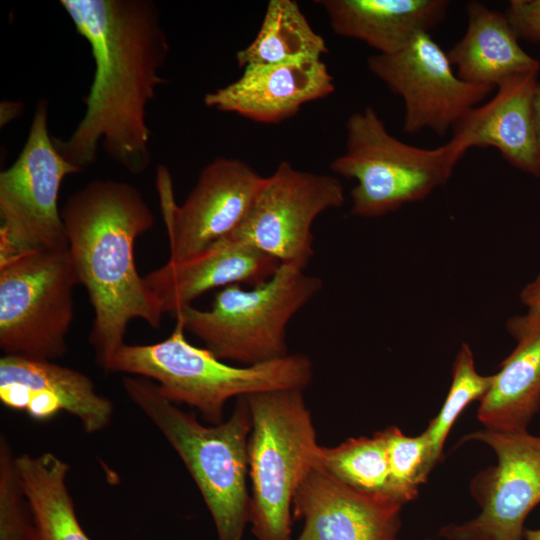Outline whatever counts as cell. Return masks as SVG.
Here are the masks:
<instances>
[{
  "instance_id": "6da1fadb",
  "label": "cell",
  "mask_w": 540,
  "mask_h": 540,
  "mask_svg": "<svg viewBox=\"0 0 540 540\" xmlns=\"http://www.w3.org/2000/svg\"><path fill=\"white\" fill-rule=\"evenodd\" d=\"M95 62L85 113L67 139L52 137L59 153L81 171L100 144L131 174L151 163L146 108L165 83L160 70L169 43L160 11L150 0H61Z\"/></svg>"
},
{
  "instance_id": "7a4b0ae2",
  "label": "cell",
  "mask_w": 540,
  "mask_h": 540,
  "mask_svg": "<svg viewBox=\"0 0 540 540\" xmlns=\"http://www.w3.org/2000/svg\"><path fill=\"white\" fill-rule=\"evenodd\" d=\"M61 216L79 284L94 310L89 342L98 366L110 371L129 322L159 328L164 314L134 257L135 241L153 227L154 215L135 186L107 179L71 195Z\"/></svg>"
},
{
  "instance_id": "3957f363",
  "label": "cell",
  "mask_w": 540,
  "mask_h": 540,
  "mask_svg": "<svg viewBox=\"0 0 540 540\" xmlns=\"http://www.w3.org/2000/svg\"><path fill=\"white\" fill-rule=\"evenodd\" d=\"M122 384L183 461L212 516L218 540H241L251 508L247 477L252 421L246 397L237 398L227 421L206 426L163 397L152 380L125 376Z\"/></svg>"
},
{
  "instance_id": "277c9868",
  "label": "cell",
  "mask_w": 540,
  "mask_h": 540,
  "mask_svg": "<svg viewBox=\"0 0 540 540\" xmlns=\"http://www.w3.org/2000/svg\"><path fill=\"white\" fill-rule=\"evenodd\" d=\"M176 321L170 336L147 345L124 344L110 371L153 380L160 394L172 403L198 409L211 425L223 422L226 402L233 398L282 389L303 390L313 377V365L304 354L250 365L232 366L206 348L190 344Z\"/></svg>"
},
{
  "instance_id": "5b68a950",
  "label": "cell",
  "mask_w": 540,
  "mask_h": 540,
  "mask_svg": "<svg viewBox=\"0 0 540 540\" xmlns=\"http://www.w3.org/2000/svg\"><path fill=\"white\" fill-rule=\"evenodd\" d=\"M251 413L248 466L251 531L257 540H293L295 493L316 466L319 448L303 390L245 396Z\"/></svg>"
},
{
  "instance_id": "8992f818",
  "label": "cell",
  "mask_w": 540,
  "mask_h": 540,
  "mask_svg": "<svg viewBox=\"0 0 540 540\" xmlns=\"http://www.w3.org/2000/svg\"><path fill=\"white\" fill-rule=\"evenodd\" d=\"M468 150L452 137L432 148L409 145L391 135L371 107L352 113L346 122V149L330 169L354 179L351 214L373 218L426 198L451 177Z\"/></svg>"
},
{
  "instance_id": "52a82bcc",
  "label": "cell",
  "mask_w": 540,
  "mask_h": 540,
  "mask_svg": "<svg viewBox=\"0 0 540 540\" xmlns=\"http://www.w3.org/2000/svg\"><path fill=\"white\" fill-rule=\"evenodd\" d=\"M322 287L319 277L281 264L253 289L229 285L214 295L209 309L188 305L174 317L218 359L255 365L289 354L288 323Z\"/></svg>"
},
{
  "instance_id": "ba28073f",
  "label": "cell",
  "mask_w": 540,
  "mask_h": 540,
  "mask_svg": "<svg viewBox=\"0 0 540 540\" xmlns=\"http://www.w3.org/2000/svg\"><path fill=\"white\" fill-rule=\"evenodd\" d=\"M79 280L68 247L0 263V348L4 355L55 360L67 353Z\"/></svg>"
},
{
  "instance_id": "9c48e42d",
  "label": "cell",
  "mask_w": 540,
  "mask_h": 540,
  "mask_svg": "<svg viewBox=\"0 0 540 540\" xmlns=\"http://www.w3.org/2000/svg\"><path fill=\"white\" fill-rule=\"evenodd\" d=\"M47 120L40 100L20 154L0 173V263L68 247L58 196L64 178L81 170L56 149Z\"/></svg>"
},
{
  "instance_id": "30bf717a",
  "label": "cell",
  "mask_w": 540,
  "mask_h": 540,
  "mask_svg": "<svg viewBox=\"0 0 540 540\" xmlns=\"http://www.w3.org/2000/svg\"><path fill=\"white\" fill-rule=\"evenodd\" d=\"M344 202L336 177L301 171L282 161L264 177L243 220L227 237L304 270L314 255L313 222Z\"/></svg>"
},
{
  "instance_id": "8fae6325",
  "label": "cell",
  "mask_w": 540,
  "mask_h": 540,
  "mask_svg": "<svg viewBox=\"0 0 540 540\" xmlns=\"http://www.w3.org/2000/svg\"><path fill=\"white\" fill-rule=\"evenodd\" d=\"M489 446L497 463L470 481L480 513L461 524L439 529L445 540H523L524 522L540 503V436L526 432L476 430L461 442Z\"/></svg>"
},
{
  "instance_id": "7c38bea8",
  "label": "cell",
  "mask_w": 540,
  "mask_h": 540,
  "mask_svg": "<svg viewBox=\"0 0 540 540\" xmlns=\"http://www.w3.org/2000/svg\"><path fill=\"white\" fill-rule=\"evenodd\" d=\"M264 177L247 163L217 157L200 172L179 206L168 169L160 165L156 185L172 261L191 259L230 235L243 220Z\"/></svg>"
},
{
  "instance_id": "4fadbf2b",
  "label": "cell",
  "mask_w": 540,
  "mask_h": 540,
  "mask_svg": "<svg viewBox=\"0 0 540 540\" xmlns=\"http://www.w3.org/2000/svg\"><path fill=\"white\" fill-rule=\"evenodd\" d=\"M369 70L404 103L403 131L444 135L495 88L460 79L430 32L416 35L402 50L375 54Z\"/></svg>"
},
{
  "instance_id": "5bb4252c",
  "label": "cell",
  "mask_w": 540,
  "mask_h": 540,
  "mask_svg": "<svg viewBox=\"0 0 540 540\" xmlns=\"http://www.w3.org/2000/svg\"><path fill=\"white\" fill-rule=\"evenodd\" d=\"M403 505L388 495L355 489L314 466L293 499V517L304 522L293 540H397Z\"/></svg>"
},
{
  "instance_id": "9a60e30c",
  "label": "cell",
  "mask_w": 540,
  "mask_h": 540,
  "mask_svg": "<svg viewBox=\"0 0 540 540\" xmlns=\"http://www.w3.org/2000/svg\"><path fill=\"white\" fill-rule=\"evenodd\" d=\"M0 400L35 420L50 419L64 410L76 416L89 434L105 429L113 414L112 402L96 392L85 374L51 360L21 355L0 359Z\"/></svg>"
},
{
  "instance_id": "2e32d148",
  "label": "cell",
  "mask_w": 540,
  "mask_h": 540,
  "mask_svg": "<svg viewBox=\"0 0 540 540\" xmlns=\"http://www.w3.org/2000/svg\"><path fill=\"white\" fill-rule=\"evenodd\" d=\"M334 80L322 59L247 65L234 82L209 92L204 104L252 121L278 124L311 101L332 94Z\"/></svg>"
},
{
  "instance_id": "e0dca14e",
  "label": "cell",
  "mask_w": 540,
  "mask_h": 540,
  "mask_svg": "<svg viewBox=\"0 0 540 540\" xmlns=\"http://www.w3.org/2000/svg\"><path fill=\"white\" fill-rule=\"evenodd\" d=\"M280 265L257 248L225 237L191 259L168 260L143 278L163 312L175 314L211 289L241 283L261 285Z\"/></svg>"
},
{
  "instance_id": "ac0fdd59",
  "label": "cell",
  "mask_w": 540,
  "mask_h": 540,
  "mask_svg": "<svg viewBox=\"0 0 540 540\" xmlns=\"http://www.w3.org/2000/svg\"><path fill=\"white\" fill-rule=\"evenodd\" d=\"M539 71L514 75L503 81L492 99L472 108L452 129L467 150L496 148L515 168L540 177V147L533 105Z\"/></svg>"
},
{
  "instance_id": "d6986e66",
  "label": "cell",
  "mask_w": 540,
  "mask_h": 540,
  "mask_svg": "<svg viewBox=\"0 0 540 540\" xmlns=\"http://www.w3.org/2000/svg\"><path fill=\"white\" fill-rule=\"evenodd\" d=\"M506 327L517 345L493 374L477 419L487 429L526 432L540 409V313L511 317Z\"/></svg>"
},
{
  "instance_id": "ffe728a7",
  "label": "cell",
  "mask_w": 540,
  "mask_h": 540,
  "mask_svg": "<svg viewBox=\"0 0 540 540\" xmlns=\"http://www.w3.org/2000/svg\"><path fill=\"white\" fill-rule=\"evenodd\" d=\"M332 30L343 37L358 39L389 55L406 47L422 32L441 23L447 0H319Z\"/></svg>"
},
{
  "instance_id": "44dd1931",
  "label": "cell",
  "mask_w": 540,
  "mask_h": 540,
  "mask_svg": "<svg viewBox=\"0 0 540 540\" xmlns=\"http://www.w3.org/2000/svg\"><path fill=\"white\" fill-rule=\"evenodd\" d=\"M466 13V32L447 52L460 79L496 89L514 75L540 71V62L520 46L505 13L479 1H470Z\"/></svg>"
},
{
  "instance_id": "7402d4cb",
  "label": "cell",
  "mask_w": 540,
  "mask_h": 540,
  "mask_svg": "<svg viewBox=\"0 0 540 540\" xmlns=\"http://www.w3.org/2000/svg\"><path fill=\"white\" fill-rule=\"evenodd\" d=\"M40 540H91L81 527L66 485L69 465L50 452L16 457Z\"/></svg>"
},
{
  "instance_id": "603a6c76",
  "label": "cell",
  "mask_w": 540,
  "mask_h": 540,
  "mask_svg": "<svg viewBox=\"0 0 540 540\" xmlns=\"http://www.w3.org/2000/svg\"><path fill=\"white\" fill-rule=\"evenodd\" d=\"M326 41L293 0H270L254 40L236 53L239 67L321 59Z\"/></svg>"
},
{
  "instance_id": "cb8c5ba5",
  "label": "cell",
  "mask_w": 540,
  "mask_h": 540,
  "mask_svg": "<svg viewBox=\"0 0 540 540\" xmlns=\"http://www.w3.org/2000/svg\"><path fill=\"white\" fill-rule=\"evenodd\" d=\"M316 466L355 489L392 497L383 430L371 437L348 438L334 447L319 446Z\"/></svg>"
},
{
  "instance_id": "d4e9b609",
  "label": "cell",
  "mask_w": 540,
  "mask_h": 540,
  "mask_svg": "<svg viewBox=\"0 0 540 540\" xmlns=\"http://www.w3.org/2000/svg\"><path fill=\"white\" fill-rule=\"evenodd\" d=\"M492 381L493 374L486 376L477 372L472 350L466 343H462L453 364L452 381L445 401L424 431L436 463L442 456L445 441L460 414L472 402L482 400Z\"/></svg>"
},
{
  "instance_id": "484cf974",
  "label": "cell",
  "mask_w": 540,
  "mask_h": 540,
  "mask_svg": "<svg viewBox=\"0 0 540 540\" xmlns=\"http://www.w3.org/2000/svg\"><path fill=\"white\" fill-rule=\"evenodd\" d=\"M390 472V494L405 504L414 500L437 464L426 433L407 436L398 427L383 430Z\"/></svg>"
},
{
  "instance_id": "4316f807",
  "label": "cell",
  "mask_w": 540,
  "mask_h": 540,
  "mask_svg": "<svg viewBox=\"0 0 540 540\" xmlns=\"http://www.w3.org/2000/svg\"><path fill=\"white\" fill-rule=\"evenodd\" d=\"M16 457L6 437H0V540H40L24 492Z\"/></svg>"
},
{
  "instance_id": "83f0119b",
  "label": "cell",
  "mask_w": 540,
  "mask_h": 540,
  "mask_svg": "<svg viewBox=\"0 0 540 540\" xmlns=\"http://www.w3.org/2000/svg\"><path fill=\"white\" fill-rule=\"evenodd\" d=\"M504 13L518 39L540 44V0H511Z\"/></svg>"
},
{
  "instance_id": "f1b7e54d",
  "label": "cell",
  "mask_w": 540,
  "mask_h": 540,
  "mask_svg": "<svg viewBox=\"0 0 540 540\" xmlns=\"http://www.w3.org/2000/svg\"><path fill=\"white\" fill-rule=\"evenodd\" d=\"M520 298L522 303L529 308L530 313H540V274L533 282L525 286Z\"/></svg>"
},
{
  "instance_id": "f546056e",
  "label": "cell",
  "mask_w": 540,
  "mask_h": 540,
  "mask_svg": "<svg viewBox=\"0 0 540 540\" xmlns=\"http://www.w3.org/2000/svg\"><path fill=\"white\" fill-rule=\"evenodd\" d=\"M533 113L537 141L540 147V82L534 98Z\"/></svg>"
},
{
  "instance_id": "4dcf8cb0",
  "label": "cell",
  "mask_w": 540,
  "mask_h": 540,
  "mask_svg": "<svg viewBox=\"0 0 540 540\" xmlns=\"http://www.w3.org/2000/svg\"><path fill=\"white\" fill-rule=\"evenodd\" d=\"M523 540H540V528L525 529L523 534Z\"/></svg>"
}]
</instances>
